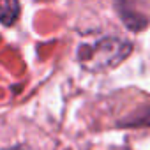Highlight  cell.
Here are the masks:
<instances>
[{"label": "cell", "mask_w": 150, "mask_h": 150, "mask_svg": "<svg viewBox=\"0 0 150 150\" xmlns=\"http://www.w3.org/2000/svg\"><path fill=\"white\" fill-rule=\"evenodd\" d=\"M132 51L129 41L120 37H103L92 44H83L78 50V60L83 69L101 72L117 67Z\"/></svg>", "instance_id": "obj_1"}, {"label": "cell", "mask_w": 150, "mask_h": 150, "mask_svg": "<svg viewBox=\"0 0 150 150\" xmlns=\"http://www.w3.org/2000/svg\"><path fill=\"white\" fill-rule=\"evenodd\" d=\"M115 6L129 30L139 32L150 23V0H115Z\"/></svg>", "instance_id": "obj_2"}, {"label": "cell", "mask_w": 150, "mask_h": 150, "mask_svg": "<svg viewBox=\"0 0 150 150\" xmlns=\"http://www.w3.org/2000/svg\"><path fill=\"white\" fill-rule=\"evenodd\" d=\"M20 16V2L18 0H0V23L13 25Z\"/></svg>", "instance_id": "obj_3"}, {"label": "cell", "mask_w": 150, "mask_h": 150, "mask_svg": "<svg viewBox=\"0 0 150 150\" xmlns=\"http://www.w3.org/2000/svg\"><path fill=\"white\" fill-rule=\"evenodd\" d=\"M2 150H30V148H27L23 145H16V146H9V148H2Z\"/></svg>", "instance_id": "obj_4"}]
</instances>
